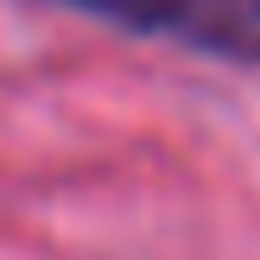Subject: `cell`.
Returning a JSON list of instances; mask_svg holds the SVG:
<instances>
[{"label":"cell","instance_id":"cell-1","mask_svg":"<svg viewBox=\"0 0 260 260\" xmlns=\"http://www.w3.org/2000/svg\"><path fill=\"white\" fill-rule=\"evenodd\" d=\"M159 32L203 51V57L260 70V0H172Z\"/></svg>","mask_w":260,"mask_h":260},{"label":"cell","instance_id":"cell-2","mask_svg":"<svg viewBox=\"0 0 260 260\" xmlns=\"http://www.w3.org/2000/svg\"><path fill=\"white\" fill-rule=\"evenodd\" d=\"M57 7H76V13H89V19L114 25V32H159L165 13H172V0H57Z\"/></svg>","mask_w":260,"mask_h":260}]
</instances>
